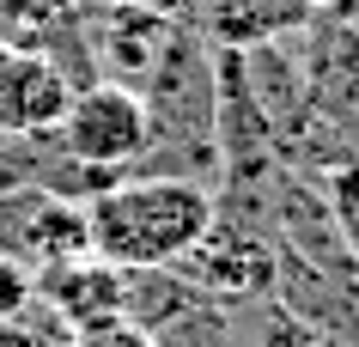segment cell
Here are the masks:
<instances>
[{
	"label": "cell",
	"instance_id": "8",
	"mask_svg": "<svg viewBox=\"0 0 359 347\" xmlns=\"http://www.w3.org/2000/svg\"><path fill=\"white\" fill-rule=\"evenodd\" d=\"M37 299V280H31V268L25 262H13V256H0V317H25V305Z\"/></svg>",
	"mask_w": 359,
	"mask_h": 347
},
{
	"label": "cell",
	"instance_id": "9",
	"mask_svg": "<svg viewBox=\"0 0 359 347\" xmlns=\"http://www.w3.org/2000/svg\"><path fill=\"white\" fill-rule=\"evenodd\" d=\"M74 347H158V341H152L147 329H134V323H122V317H110V323H97V329H79Z\"/></svg>",
	"mask_w": 359,
	"mask_h": 347
},
{
	"label": "cell",
	"instance_id": "3",
	"mask_svg": "<svg viewBox=\"0 0 359 347\" xmlns=\"http://www.w3.org/2000/svg\"><path fill=\"white\" fill-rule=\"evenodd\" d=\"M37 299L79 335V329H97V323H110V317H122V305H128V268H116V262L86 250L74 262L43 268Z\"/></svg>",
	"mask_w": 359,
	"mask_h": 347
},
{
	"label": "cell",
	"instance_id": "13",
	"mask_svg": "<svg viewBox=\"0 0 359 347\" xmlns=\"http://www.w3.org/2000/svg\"><path fill=\"white\" fill-rule=\"evenodd\" d=\"M299 6H329V0H299Z\"/></svg>",
	"mask_w": 359,
	"mask_h": 347
},
{
	"label": "cell",
	"instance_id": "1",
	"mask_svg": "<svg viewBox=\"0 0 359 347\" xmlns=\"http://www.w3.org/2000/svg\"><path fill=\"white\" fill-rule=\"evenodd\" d=\"M213 231V201L183 177H134L110 183L86 207V238L92 256L116 268H165Z\"/></svg>",
	"mask_w": 359,
	"mask_h": 347
},
{
	"label": "cell",
	"instance_id": "5",
	"mask_svg": "<svg viewBox=\"0 0 359 347\" xmlns=\"http://www.w3.org/2000/svg\"><path fill=\"white\" fill-rule=\"evenodd\" d=\"M116 19L104 25V61H110L116 74H140L152 67L158 55V43H165V19L147 13V6H110Z\"/></svg>",
	"mask_w": 359,
	"mask_h": 347
},
{
	"label": "cell",
	"instance_id": "12",
	"mask_svg": "<svg viewBox=\"0 0 359 347\" xmlns=\"http://www.w3.org/2000/svg\"><path fill=\"white\" fill-rule=\"evenodd\" d=\"M6 55H13V43H6V37H0V67H6Z\"/></svg>",
	"mask_w": 359,
	"mask_h": 347
},
{
	"label": "cell",
	"instance_id": "7",
	"mask_svg": "<svg viewBox=\"0 0 359 347\" xmlns=\"http://www.w3.org/2000/svg\"><path fill=\"white\" fill-rule=\"evenodd\" d=\"M329 213H335L341 244H347V250L359 256V165L335 171V183H329Z\"/></svg>",
	"mask_w": 359,
	"mask_h": 347
},
{
	"label": "cell",
	"instance_id": "4",
	"mask_svg": "<svg viewBox=\"0 0 359 347\" xmlns=\"http://www.w3.org/2000/svg\"><path fill=\"white\" fill-rule=\"evenodd\" d=\"M67 104H74V86L55 61L31 55V49L6 55V67H0V128L6 135H49V128H61Z\"/></svg>",
	"mask_w": 359,
	"mask_h": 347
},
{
	"label": "cell",
	"instance_id": "11",
	"mask_svg": "<svg viewBox=\"0 0 359 347\" xmlns=\"http://www.w3.org/2000/svg\"><path fill=\"white\" fill-rule=\"evenodd\" d=\"M97 6H147V0H97Z\"/></svg>",
	"mask_w": 359,
	"mask_h": 347
},
{
	"label": "cell",
	"instance_id": "10",
	"mask_svg": "<svg viewBox=\"0 0 359 347\" xmlns=\"http://www.w3.org/2000/svg\"><path fill=\"white\" fill-rule=\"evenodd\" d=\"M0 347H43V341L31 335V323H19V317H0Z\"/></svg>",
	"mask_w": 359,
	"mask_h": 347
},
{
	"label": "cell",
	"instance_id": "6",
	"mask_svg": "<svg viewBox=\"0 0 359 347\" xmlns=\"http://www.w3.org/2000/svg\"><path fill=\"white\" fill-rule=\"evenodd\" d=\"M25 250L37 256L43 268H55V262H74V256L92 250V238H86V207H67V201H43L37 219L25 226Z\"/></svg>",
	"mask_w": 359,
	"mask_h": 347
},
{
	"label": "cell",
	"instance_id": "2",
	"mask_svg": "<svg viewBox=\"0 0 359 347\" xmlns=\"http://www.w3.org/2000/svg\"><path fill=\"white\" fill-rule=\"evenodd\" d=\"M61 147H67V158L92 165V171H122L152 147V110L116 79L86 86L61 116Z\"/></svg>",
	"mask_w": 359,
	"mask_h": 347
}]
</instances>
